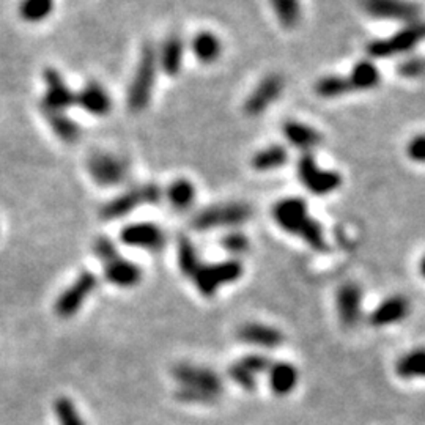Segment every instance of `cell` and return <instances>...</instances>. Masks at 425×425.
<instances>
[{
    "label": "cell",
    "mask_w": 425,
    "mask_h": 425,
    "mask_svg": "<svg viewBox=\"0 0 425 425\" xmlns=\"http://www.w3.org/2000/svg\"><path fill=\"white\" fill-rule=\"evenodd\" d=\"M56 0H23L19 4V16L29 24H40L52 15Z\"/></svg>",
    "instance_id": "30"
},
{
    "label": "cell",
    "mask_w": 425,
    "mask_h": 425,
    "mask_svg": "<svg viewBox=\"0 0 425 425\" xmlns=\"http://www.w3.org/2000/svg\"><path fill=\"white\" fill-rule=\"evenodd\" d=\"M315 92H317V95L321 98L333 100V98L344 97V95H348L353 90L347 76L329 74V76H323L317 80V84H315Z\"/></svg>",
    "instance_id": "31"
},
{
    "label": "cell",
    "mask_w": 425,
    "mask_h": 425,
    "mask_svg": "<svg viewBox=\"0 0 425 425\" xmlns=\"http://www.w3.org/2000/svg\"><path fill=\"white\" fill-rule=\"evenodd\" d=\"M284 79L279 74H268L258 84L244 101V112L249 116H257L263 114L276 102L284 92Z\"/></svg>",
    "instance_id": "10"
},
{
    "label": "cell",
    "mask_w": 425,
    "mask_h": 425,
    "mask_svg": "<svg viewBox=\"0 0 425 425\" xmlns=\"http://www.w3.org/2000/svg\"><path fill=\"white\" fill-rule=\"evenodd\" d=\"M282 134L287 142L299 152H303V155L312 153V150L321 143V134L313 126L303 121L289 120L282 126Z\"/></svg>",
    "instance_id": "17"
},
{
    "label": "cell",
    "mask_w": 425,
    "mask_h": 425,
    "mask_svg": "<svg viewBox=\"0 0 425 425\" xmlns=\"http://www.w3.org/2000/svg\"><path fill=\"white\" fill-rule=\"evenodd\" d=\"M243 265L238 260H227L222 263L202 265L193 276L194 284L203 297L211 298L222 285H227L241 277Z\"/></svg>",
    "instance_id": "7"
},
{
    "label": "cell",
    "mask_w": 425,
    "mask_h": 425,
    "mask_svg": "<svg viewBox=\"0 0 425 425\" xmlns=\"http://www.w3.org/2000/svg\"><path fill=\"white\" fill-rule=\"evenodd\" d=\"M362 8L370 18L411 24L419 20L421 8L411 0H362Z\"/></svg>",
    "instance_id": "9"
},
{
    "label": "cell",
    "mask_w": 425,
    "mask_h": 425,
    "mask_svg": "<svg viewBox=\"0 0 425 425\" xmlns=\"http://www.w3.org/2000/svg\"><path fill=\"white\" fill-rule=\"evenodd\" d=\"M419 270H421V274L422 276L425 277V256L422 257V260H421V265H419Z\"/></svg>",
    "instance_id": "41"
},
{
    "label": "cell",
    "mask_w": 425,
    "mask_h": 425,
    "mask_svg": "<svg viewBox=\"0 0 425 425\" xmlns=\"http://www.w3.org/2000/svg\"><path fill=\"white\" fill-rule=\"evenodd\" d=\"M395 373L403 380L425 378V348H414L395 362Z\"/></svg>",
    "instance_id": "27"
},
{
    "label": "cell",
    "mask_w": 425,
    "mask_h": 425,
    "mask_svg": "<svg viewBox=\"0 0 425 425\" xmlns=\"http://www.w3.org/2000/svg\"><path fill=\"white\" fill-rule=\"evenodd\" d=\"M191 51L194 57L205 65L215 64L222 56V43L215 33L200 32L191 41Z\"/></svg>",
    "instance_id": "24"
},
{
    "label": "cell",
    "mask_w": 425,
    "mask_h": 425,
    "mask_svg": "<svg viewBox=\"0 0 425 425\" xmlns=\"http://www.w3.org/2000/svg\"><path fill=\"white\" fill-rule=\"evenodd\" d=\"M157 73V52L153 44L142 47L139 64L128 90V107L133 112L145 111L153 95V87Z\"/></svg>",
    "instance_id": "2"
},
{
    "label": "cell",
    "mask_w": 425,
    "mask_h": 425,
    "mask_svg": "<svg viewBox=\"0 0 425 425\" xmlns=\"http://www.w3.org/2000/svg\"><path fill=\"white\" fill-rule=\"evenodd\" d=\"M222 248L230 253H244L249 249V239L239 232H230L222 238Z\"/></svg>",
    "instance_id": "36"
},
{
    "label": "cell",
    "mask_w": 425,
    "mask_h": 425,
    "mask_svg": "<svg viewBox=\"0 0 425 425\" xmlns=\"http://www.w3.org/2000/svg\"><path fill=\"white\" fill-rule=\"evenodd\" d=\"M87 167L92 180L100 186L106 188L119 186V184L126 181L129 175L128 162L114 153H93L88 160Z\"/></svg>",
    "instance_id": "8"
},
{
    "label": "cell",
    "mask_w": 425,
    "mask_h": 425,
    "mask_svg": "<svg viewBox=\"0 0 425 425\" xmlns=\"http://www.w3.org/2000/svg\"><path fill=\"white\" fill-rule=\"evenodd\" d=\"M162 198V189L157 184L148 183L140 184L133 189L126 191L125 194L115 197L114 200L107 202L104 207L101 208V217L106 221H115L123 216L129 215L136 208L142 207V205H153L157 203Z\"/></svg>",
    "instance_id": "5"
},
{
    "label": "cell",
    "mask_w": 425,
    "mask_h": 425,
    "mask_svg": "<svg viewBox=\"0 0 425 425\" xmlns=\"http://www.w3.org/2000/svg\"><path fill=\"white\" fill-rule=\"evenodd\" d=\"M76 104L87 114L95 116H104L112 109L111 95L98 82H88L76 95Z\"/></svg>",
    "instance_id": "16"
},
{
    "label": "cell",
    "mask_w": 425,
    "mask_h": 425,
    "mask_svg": "<svg viewBox=\"0 0 425 425\" xmlns=\"http://www.w3.org/2000/svg\"><path fill=\"white\" fill-rule=\"evenodd\" d=\"M399 73L403 78L413 79L421 78L425 74V59L422 57H408L399 65Z\"/></svg>",
    "instance_id": "37"
},
{
    "label": "cell",
    "mask_w": 425,
    "mask_h": 425,
    "mask_svg": "<svg viewBox=\"0 0 425 425\" xmlns=\"http://www.w3.org/2000/svg\"><path fill=\"white\" fill-rule=\"evenodd\" d=\"M270 5L279 24L285 29H294L303 19L301 0H270Z\"/></svg>",
    "instance_id": "28"
},
{
    "label": "cell",
    "mask_w": 425,
    "mask_h": 425,
    "mask_svg": "<svg viewBox=\"0 0 425 425\" xmlns=\"http://www.w3.org/2000/svg\"><path fill=\"white\" fill-rule=\"evenodd\" d=\"M43 78L46 84L43 104H41L43 111L65 112L68 107L76 104V95L66 85L64 76L57 70L47 68Z\"/></svg>",
    "instance_id": "11"
},
{
    "label": "cell",
    "mask_w": 425,
    "mask_h": 425,
    "mask_svg": "<svg viewBox=\"0 0 425 425\" xmlns=\"http://www.w3.org/2000/svg\"><path fill=\"white\" fill-rule=\"evenodd\" d=\"M178 265H180L181 273L188 277H193L202 266L197 249L186 237H180L178 239Z\"/></svg>",
    "instance_id": "32"
},
{
    "label": "cell",
    "mask_w": 425,
    "mask_h": 425,
    "mask_svg": "<svg viewBox=\"0 0 425 425\" xmlns=\"http://www.w3.org/2000/svg\"><path fill=\"white\" fill-rule=\"evenodd\" d=\"M239 362H241V364L248 369L252 375L263 373V372H266V370H270V367H271V361L266 358V356H262V354H249Z\"/></svg>",
    "instance_id": "40"
},
{
    "label": "cell",
    "mask_w": 425,
    "mask_h": 425,
    "mask_svg": "<svg viewBox=\"0 0 425 425\" xmlns=\"http://www.w3.org/2000/svg\"><path fill=\"white\" fill-rule=\"evenodd\" d=\"M167 198L172 208L176 211H188L196 200V188L194 184L180 178V180L174 181L167 189Z\"/></svg>",
    "instance_id": "29"
},
{
    "label": "cell",
    "mask_w": 425,
    "mask_h": 425,
    "mask_svg": "<svg viewBox=\"0 0 425 425\" xmlns=\"http://www.w3.org/2000/svg\"><path fill=\"white\" fill-rule=\"evenodd\" d=\"M174 376L181 383V386L197 388L208 390L215 395H221L224 390V383L216 372L211 369L198 367L193 364H178L174 367Z\"/></svg>",
    "instance_id": "13"
},
{
    "label": "cell",
    "mask_w": 425,
    "mask_h": 425,
    "mask_svg": "<svg viewBox=\"0 0 425 425\" xmlns=\"http://www.w3.org/2000/svg\"><path fill=\"white\" fill-rule=\"evenodd\" d=\"M252 216V210L246 203H222L208 207L197 212L191 225L198 232H207L217 227H237Z\"/></svg>",
    "instance_id": "4"
},
{
    "label": "cell",
    "mask_w": 425,
    "mask_h": 425,
    "mask_svg": "<svg viewBox=\"0 0 425 425\" xmlns=\"http://www.w3.org/2000/svg\"><path fill=\"white\" fill-rule=\"evenodd\" d=\"M237 335L244 344L262 348H277L284 342V334L277 328L262 323L243 325L238 329Z\"/></svg>",
    "instance_id": "18"
},
{
    "label": "cell",
    "mask_w": 425,
    "mask_h": 425,
    "mask_svg": "<svg viewBox=\"0 0 425 425\" xmlns=\"http://www.w3.org/2000/svg\"><path fill=\"white\" fill-rule=\"evenodd\" d=\"M407 156L416 164H425V133L411 137L407 143Z\"/></svg>",
    "instance_id": "38"
},
{
    "label": "cell",
    "mask_w": 425,
    "mask_h": 425,
    "mask_svg": "<svg viewBox=\"0 0 425 425\" xmlns=\"http://www.w3.org/2000/svg\"><path fill=\"white\" fill-rule=\"evenodd\" d=\"M425 41V20H416L394 35L375 40L367 46V54L373 59H390L408 54Z\"/></svg>",
    "instance_id": "3"
},
{
    "label": "cell",
    "mask_w": 425,
    "mask_h": 425,
    "mask_svg": "<svg viewBox=\"0 0 425 425\" xmlns=\"http://www.w3.org/2000/svg\"><path fill=\"white\" fill-rule=\"evenodd\" d=\"M121 241L126 246H133V248L161 251L164 246H166L167 238L166 233L162 232L161 227H157V225L150 222H140L126 225V227L121 230Z\"/></svg>",
    "instance_id": "14"
},
{
    "label": "cell",
    "mask_w": 425,
    "mask_h": 425,
    "mask_svg": "<svg viewBox=\"0 0 425 425\" xmlns=\"http://www.w3.org/2000/svg\"><path fill=\"white\" fill-rule=\"evenodd\" d=\"M409 312V303L407 298L403 297H390L386 301L376 307V309L370 313L369 323L375 328L389 326L394 323H400L407 318Z\"/></svg>",
    "instance_id": "19"
},
{
    "label": "cell",
    "mask_w": 425,
    "mask_h": 425,
    "mask_svg": "<svg viewBox=\"0 0 425 425\" xmlns=\"http://www.w3.org/2000/svg\"><path fill=\"white\" fill-rule=\"evenodd\" d=\"M44 119L49 123L51 129L60 140L65 143H74L79 140L80 128L76 121L70 119L65 112H54V111H43Z\"/></svg>",
    "instance_id": "26"
},
{
    "label": "cell",
    "mask_w": 425,
    "mask_h": 425,
    "mask_svg": "<svg viewBox=\"0 0 425 425\" xmlns=\"http://www.w3.org/2000/svg\"><path fill=\"white\" fill-rule=\"evenodd\" d=\"M337 312L342 325L353 328L362 315V290L353 282L344 284L337 290Z\"/></svg>",
    "instance_id": "15"
},
{
    "label": "cell",
    "mask_w": 425,
    "mask_h": 425,
    "mask_svg": "<svg viewBox=\"0 0 425 425\" xmlns=\"http://www.w3.org/2000/svg\"><path fill=\"white\" fill-rule=\"evenodd\" d=\"M273 217L280 229L301 238L313 251H328L323 227L307 211V205L303 198L287 197L279 200L273 208Z\"/></svg>",
    "instance_id": "1"
},
{
    "label": "cell",
    "mask_w": 425,
    "mask_h": 425,
    "mask_svg": "<svg viewBox=\"0 0 425 425\" xmlns=\"http://www.w3.org/2000/svg\"><path fill=\"white\" fill-rule=\"evenodd\" d=\"M229 376L237 383L238 386H241L246 390H252L257 385L256 375H252L249 370L241 364V362H237V364L230 366Z\"/></svg>",
    "instance_id": "35"
},
{
    "label": "cell",
    "mask_w": 425,
    "mask_h": 425,
    "mask_svg": "<svg viewBox=\"0 0 425 425\" xmlns=\"http://www.w3.org/2000/svg\"><path fill=\"white\" fill-rule=\"evenodd\" d=\"M289 162V150L279 143L268 145L252 156L251 164L257 172H271Z\"/></svg>",
    "instance_id": "25"
},
{
    "label": "cell",
    "mask_w": 425,
    "mask_h": 425,
    "mask_svg": "<svg viewBox=\"0 0 425 425\" xmlns=\"http://www.w3.org/2000/svg\"><path fill=\"white\" fill-rule=\"evenodd\" d=\"M297 170L303 186L315 196L333 194L342 186V176L335 170L320 167L312 153H306L299 157Z\"/></svg>",
    "instance_id": "6"
},
{
    "label": "cell",
    "mask_w": 425,
    "mask_h": 425,
    "mask_svg": "<svg viewBox=\"0 0 425 425\" xmlns=\"http://www.w3.org/2000/svg\"><path fill=\"white\" fill-rule=\"evenodd\" d=\"M270 386L274 394L289 395L297 388L299 375L294 366L289 362H274L270 367Z\"/></svg>",
    "instance_id": "23"
},
{
    "label": "cell",
    "mask_w": 425,
    "mask_h": 425,
    "mask_svg": "<svg viewBox=\"0 0 425 425\" xmlns=\"http://www.w3.org/2000/svg\"><path fill=\"white\" fill-rule=\"evenodd\" d=\"M175 395L178 400L188 402V403H211L217 400V395L208 393V390L189 388V386H181L176 390Z\"/></svg>",
    "instance_id": "34"
},
{
    "label": "cell",
    "mask_w": 425,
    "mask_h": 425,
    "mask_svg": "<svg viewBox=\"0 0 425 425\" xmlns=\"http://www.w3.org/2000/svg\"><path fill=\"white\" fill-rule=\"evenodd\" d=\"M54 411H56L60 425H85L79 416L76 407H74V403L70 399H66V397H60V399L56 400Z\"/></svg>",
    "instance_id": "33"
},
{
    "label": "cell",
    "mask_w": 425,
    "mask_h": 425,
    "mask_svg": "<svg viewBox=\"0 0 425 425\" xmlns=\"http://www.w3.org/2000/svg\"><path fill=\"white\" fill-rule=\"evenodd\" d=\"M184 60V43L178 35H170L157 54V61L167 76H176L181 71Z\"/></svg>",
    "instance_id": "21"
},
{
    "label": "cell",
    "mask_w": 425,
    "mask_h": 425,
    "mask_svg": "<svg viewBox=\"0 0 425 425\" xmlns=\"http://www.w3.org/2000/svg\"><path fill=\"white\" fill-rule=\"evenodd\" d=\"M347 79L349 85H352V90L366 92L380 85L381 74L372 60H361L358 64H354Z\"/></svg>",
    "instance_id": "22"
},
{
    "label": "cell",
    "mask_w": 425,
    "mask_h": 425,
    "mask_svg": "<svg viewBox=\"0 0 425 425\" xmlns=\"http://www.w3.org/2000/svg\"><path fill=\"white\" fill-rule=\"evenodd\" d=\"M104 276L111 284L128 289L140 282L142 271L139 266L119 256L104 265Z\"/></svg>",
    "instance_id": "20"
},
{
    "label": "cell",
    "mask_w": 425,
    "mask_h": 425,
    "mask_svg": "<svg viewBox=\"0 0 425 425\" xmlns=\"http://www.w3.org/2000/svg\"><path fill=\"white\" fill-rule=\"evenodd\" d=\"M93 251H95V253H97V257L104 265L109 263V262H112L114 258L119 257V251H116L115 244L109 238H98L97 241H95Z\"/></svg>",
    "instance_id": "39"
},
{
    "label": "cell",
    "mask_w": 425,
    "mask_h": 425,
    "mask_svg": "<svg viewBox=\"0 0 425 425\" xmlns=\"http://www.w3.org/2000/svg\"><path fill=\"white\" fill-rule=\"evenodd\" d=\"M98 285V279L92 273H82L80 276L74 280V284L60 294L56 303V313L61 318L73 317L76 313L84 301L87 299Z\"/></svg>",
    "instance_id": "12"
}]
</instances>
